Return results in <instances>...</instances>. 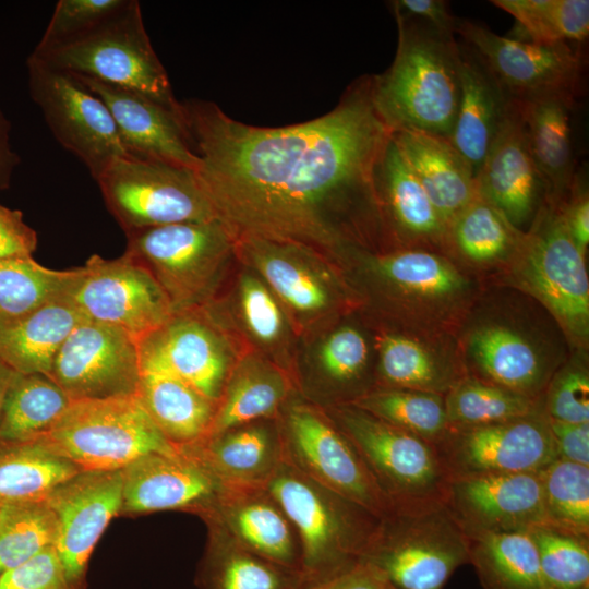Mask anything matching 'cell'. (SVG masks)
Instances as JSON below:
<instances>
[{"mask_svg":"<svg viewBox=\"0 0 589 589\" xmlns=\"http://www.w3.org/2000/svg\"><path fill=\"white\" fill-rule=\"evenodd\" d=\"M216 219L235 240L333 251L364 236L381 207L375 169L392 130L371 76L316 119L263 128L213 103L181 104Z\"/></svg>","mask_w":589,"mask_h":589,"instance_id":"1","label":"cell"},{"mask_svg":"<svg viewBox=\"0 0 589 589\" xmlns=\"http://www.w3.org/2000/svg\"><path fill=\"white\" fill-rule=\"evenodd\" d=\"M398 46L392 65L371 76L374 105L392 131L449 137L459 105V43L395 10Z\"/></svg>","mask_w":589,"mask_h":589,"instance_id":"2","label":"cell"},{"mask_svg":"<svg viewBox=\"0 0 589 589\" xmlns=\"http://www.w3.org/2000/svg\"><path fill=\"white\" fill-rule=\"evenodd\" d=\"M261 485L298 534L302 576L309 585L359 562L378 517L320 485L285 456Z\"/></svg>","mask_w":589,"mask_h":589,"instance_id":"3","label":"cell"},{"mask_svg":"<svg viewBox=\"0 0 589 589\" xmlns=\"http://www.w3.org/2000/svg\"><path fill=\"white\" fill-rule=\"evenodd\" d=\"M359 562L399 589H443L469 563V541L442 500L394 504Z\"/></svg>","mask_w":589,"mask_h":589,"instance_id":"4","label":"cell"},{"mask_svg":"<svg viewBox=\"0 0 589 589\" xmlns=\"http://www.w3.org/2000/svg\"><path fill=\"white\" fill-rule=\"evenodd\" d=\"M29 58L52 70L89 77L181 111L136 0H128L88 33L47 50H34Z\"/></svg>","mask_w":589,"mask_h":589,"instance_id":"5","label":"cell"},{"mask_svg":"<svg viewBox=\"0 0 589 589\" xmlns=\"http://www.w3.org/2000/svg\"><path fill=\"white\" fill-rule=\"evenodd\" d=\"M38 440L82 471L121 470L145 454L180 450L156 426L136 394L71 400Z\"/></svg>","mask_w":589,"mask_h":589,"instance_id":"6","label":"cell"},{"mask_svg":"<svg viewBox=\"0 0 589 589\" xmlns=\"http://www.w3.org/2000/svg\"><path fill=\"white\" fill-rule=\"evenodd\" d=\"M510 262L515 284L538 299L566 334L589 333V279L585 253L568 232L557 204L544 201Z\"/></svg>","mask_w":589,"mask_h":589,"instance_id":"7","label":"cell"},{"mask_svg":"<svg viewBox=\"0 0 589 589\" xmlns=\"http://www.w3.org/2000/svg\"><path fill=\"white\" fill-rule=\"evenodd\" d=\"M95 181L125 233L216 219L196 171L188 168L129 155L113 161Z\"/></svg>","mask_w":589,"mask_h":589,"instance_id":"8","label":"cell"},{"mask_svg":"<svg viewBox=\"0 0 589 589\" xmlns=\"http://www.w3.org/2000/svg\"><path fill=\"white\" fill-rule=\"evenodd\" d=\"M124 253L165 292L173 313L206 298L219 262L235 238L217 219L178 223L125 233Z\"/></svg>","mask_w":589,"mask_h":589,"instance_id":"9","label":"cell"},{"mask_svg":"<svg viewBox=\"0 0 589 589\" xmlns=\"http://www.w3.org/2000/svg\"><path fill=\"white\" fill-rule=\"evenodd\" d=\"M337 418L393 505L443 501L449 476L431 443L351 404Z\"/></svg>","mask_w":589,"mask_h":589,"instance_id":"10","label":"cell"},{"mask_svg":"<svg viewBox=\"0 0 589 589\" xmlns=\"http://www.w3.org/2000/svg\"><path fill=\"white\" fill-rule=\"evenodd\" d=\"M73 269L64 297L85 320L115 326L139 340L173 313L154 277L125 253L116 259L94 254Z\"/></svg>","mask_w":589,"mask_h":589,"instance_id":"11","label":"cell"},{"mask_svg":"<svg viewBox=\"0 0 589 589\" xmlns=\"http://www.w3.org/2000/svg\"><path fill=\"white\" fill-rule=\"evenodd\" d=\"M28 88L56 140L96 180L113 161L129 156L106 104L68 73L28 57Z\"/></svg>","mask_w":589,"mask_h":589,"instance_id":"12","label":"cell"},{"mask_svg":"<svg viewBox=\"0 0 589 589\" xmlns=\"http://www.w3.org/2000/svg\"><path fill=\"white\" fill-rule=\"evenodd\" d=\"M432 445L449 478L536 472L558 458L543 408L503 422L449 426Z\"/></svg>","mask_w":589,"mask_h":589,"instance_id":"13","label":"cell"},{"mask_svg":"<svg viewBox=\"0 0 589 589\" xmlns=\"http://www.w3.org/2000/svg\"><path fill=\"white\" fill-rule=\"evenodd\" d=\"M285 457L305 476L381 518L393 503L363 458L345 435L312 409L291 408L287 419Z\"/></svg>","mask_w":589,"mask_h":589,"instance_id":"14","label":"cell"},{"mask_svg":"<svg viewBox=\"0 0 589 589\" xmlns=\"http://www.w3.org/2000/svg\"><path fill=\"white\" fill-rule=\"evenodd\" d=\"M456 34L481 58L509 99L576 97L581 56L569 44L545 46L504 37L470 21H458Z\"/></svg>","mask_w":589,"mask_h":589,"instance_id":"15","label":"cell"},{"mask_svg":"<svg viewBox=\"0 0 589 589\" xmlns=\"http://www.w3.org/2000/svg\"><path fill=\"white\" fill-rule=\"evenodd\" d=\"M49 376L71 400L136 394L139 342L120 328L84 318L60 347Z\"/></svg>","mask_w":589,"mask_h":589,"instance_id":"16","label":"cell"},{"mask_svg":"<svg viewBox=\"0 0 589 589\" xmlns=\"http://www.w3.org/2000/svg\"><path fill=\"white\" fill-rule=\"evenodd\" d=\"M443 502L467 538L546 524L540 471L452 477Z\"/></svg>","mask_w":589,"mask_h":589,"instance_id":"17","label":"cell"},{"mask_svg":"<svg viewBox=\"0 0 589 589\" xmlns=\"http://www.w3.org/2000/svg\"><path fill=\"white\" fill-rule=\"evenodd\" d=\"M121 470L80 471L47 496L58 520L56 551L71 581L83 587L89 556L122 506Z\"/></svg>","mask_w":589,"mask_h":589,"instance_id":"18","label":"cell"},{"mask_svg":"<svg viewBox=\"0 0 589 589\" xmlns=\"http://www.w3.org/2000/svg\"><path fill=\"white\" fill-rule=\"evenodd\" d=\"M71 76L106 104L130 155L197 171L200 158L193 149L182 107L175 111L139 94L89 77Z\"/></svg>","mask_w":589,"mask_h":589,"instance_id":"19","label":"cell"},{"mask_svg":"<svg viewBox=\"0 0 589 589\" xmlns=\"http://www.w3.org/2000/svg\"><path fill=\"white\" fill-rule=\"evenodd\" d=\"M476 179L479 195L520 230L532 223L545 201L544 184L528 147L517 101L510 99Z\"/></svg>","mask_w":589,"mask_h":589,"instance_id":"20","label":"cell"},{"mask_svg":"<svg viewBox=\"0 0 589 589\" xmlns=\"http://www.w3.org/2000/svg\"><path fill=\"white\" fill-rule=\"evenodd\" d=\"M137 342L141 371H165L209 400L218 399L227 359L217 335L200 315L191 310L172 313Z\"/></svg>","mask_w":589,"mask_h":589,"instance_id":"21","label":"cell"},{"mask_svg":"<svg viewBox=\"0 0 589 589\" xmlns=\"http://www.w3.org/2000/svg\"><path fill=\"white\" fill-rule=\"evenodd\" d=\"M180 448V447H179ZM121 512L181 508L218 496L223 483L182 448L177 454H145L122 469Z\"/></svg>","mask_w":589,"mask_h":589,"instance_id":"22","label":"cell"},{"mask_svg":"<svg viewBox=\"0 0 589 589\" xmlns=\"http://www.w3.org/2000/svg\"><path fill=\"white\" fill-rule=\"evenodd\" d=\"M218 500L236 544L303 578L293 528L262 485L223 484Z\"/></svg>","mask_w":589,"mask_h":589,"instance_id":"23","label":"cell"},{"mask_svg":"<svg viewBox=\"0 0 589 589\" xmlns=\"http://www.w3.org/2000/svg\"><path fill=\"white\" fill-rule=\"evenodd\" d=\"M459 84L458 111L448 139L477 176L510 99L481 58L466 44H459Z\"/></svg>","mask_w":589,"mask_h":589,"instance_id":"24","label":"cell"},{"mask_svg":"<svg viewBox=\"0 0 589 589\" xmlns=\"http://www.w3.org/2000/svg\"><path fill=\"white\" fill-rule=\"evenodd\" d=\"M402 156L448 223L478 195L476 173L449 139L419 131H392Z\"/></svg>","mask_w":589,"mask_h":589,"instance_id":"25","label":"cell"},{"mask_svg":"<svg viewBox=\"0 0 589 589\" xmlns=\"http://www.w3.org/2000/svg\"><path fill=\"white\" fill-rule=\"evenodd\" d=\"M467 349L480 375L477 378L541 399L550 369L538 347L515 327L482 324L469 334Z\"/></svg>","mask_w":589,"mask_h":589,"instance_id":"26","label":"cell"},{"mask_svg":"<svg viewBox=\"0 0 589 589\" xmlns=\"http://www.w3.org/2000/svg\"><path fill=\"white\" fill-rule=\"evenodd\" d=\"M575 100V96L553 95L517 101L545 200L556 204L566 196L577 175L570 123Z\"/></svg>","mask_w":589,"mask_h":589,"instance_id":"27","label":"cell"},{"mask_svg":"<svg viewBox=\"0 0 589 589\" xmlns=\"http://www.w3.org/2000/svg\"><path fill=\"white\" fill-rule=\"evenodd\" d=\"M375 188L380 207L399 237L429 244L445 242L447 225L392 134L376 165Z\"/></svg>","mask_w":589,"mask_h":589,"instance_id":"28","label":"cell"},{"mask_svg":"<svg viewBox=\"0 0 589 589\" xmlns=\"http://www.w3.org/2000/svg\"><path fill=\"white\" fill-rule=\"evenodd\" d=\"M82 320L63 296L21 318L0 322V360L17 373L49 376L60 347Z\"/></svg>","mask_w":589,"mask_h":589,"instance_id":"29","label":"cell"},{"mask_svg":"<svg viewBox=\"0 0 589 589\" xmlns=\"http://www.w3.org/2000/svg\"><path fill=\"white\" fill-rule=\"evenodd\" d=\"M136 395L164 436L177 447L206 437L214 401L178 377L159 370H142Z\"/></svg>","mask_w":589,"mask_h":589,"instance_id":"30","label":"cell"},{"mask_svg":"<svg viewBox=\"0 0 589 589\" xmlns=\"http://www.w3.org/2000/svg\"><path fill=\"white\" fill-rule=\"evenodd\" d=\"M206 438L192 456L224 484L261 485L284 458L283 444L263 426L241 425Z\"/></svg>","mask_w":589,"mask_h":589,"instance_id":"31","label":"cell"},{"mask_svg":"<svg viewBox=\"0 0 589 589\" xmlns=\"http://www.w3.org/2000/svg\"><path fill=\"white\" fill-rule=\"evenodd\" d=\"M372 265L392 288L416 302L443 305L468 289V281L449 260L425 249L376 256Z\"/></svg>","mask_w":589,"mask_h":589,"instance_id":"32","label":"cell"},{"mask_svg":"<svg viewBox=\"0 0 589 589\" xmlns=\"http://www.w3.org/2000/svg\"><path fill=\"white\" fill-rule=\"evenodd\" d=\"M469 563L483 589H550L528 531L468 538Z\"/></svg>","mask_w":589,"mask_h":589,"instance_id":"33","label":"cell"},{"mask_svg":"<svg viewBox=\"0 0 589 589\" xmlns=\"http://www.w3.org/2000/svg\"><path fill=\"white\" fill-rule=\"evenodd\" d=\"M71 402L48 375L15 373L0 421V447L34 441L46 434Z\"/></svg>","mask_w":589,"mask_h":589,"instance_id":"34","label":"cell"},{"mask_svg":"<svg viewBox=\"0 0 589 589\" xmlns=\"http://www.w3.org/2000/svg\"><path fill=\"white\" fill-rule=\"evenodd\" d=\"M80 471L38 438L0 447V504L46 500Z\"/></svg>","mask_w":589,"mask_h":589,"instance_id":"35","label":"cell"},{"mask_svg":"<svg viewBox=\"0 0 589 589\" xmlns=\"http://www.w3.org/2000/svg\"><path fill=\"white\" fill-rule=\"evenodd\" d=\"M524 233L497 207L478 195L448 223L445 242L467 261L488 265L509 260Z\"/></svg>","mask_w":589,"mask_h":589,"instance_id":"36","label":"cell"},{"mask_svg":"<svg viewBox=\"0 0 589 589\" xmlns=\"http://www.w3.org/2000/svg\"><path fill=\"white\" fill-rule=\"evenodd\" d=\"M449 426L465 428L508 421L533 413L541 399H532L493 383L465 376L445 395Z\"/></svg>","mask_w":589,"mask_h":589,"instance_id":"37","label":"cell"},{"mask_svg":"<svg viewBox=\"0 0 589 589\" xmlns=\"http://www.w3.org/2000/svg\"><path fill=\"white\" fill-rule=\"evenodd\" d=\"M351 405L431 444L449 428L440 394L389 387L365 393Z\"/></svg>","mask_w":589,"mask_h":589,"instance_id":"38","label":"cell"},{"mask_svg":"<svg viewBox=\"0 0 589 589\" xmlns=\"http://www.w3.org/2000/svg\"><path fill=\"white\" fill-rule=\"evenodd\" d=\"M380 370L389 387L445 395L465 376L457 375L423 344L388 334L380 341Z\"/></svg>","mask_w":589,"mask_h":589,"instance_id":"39","label":"cell"},{"mask_svg":"<svg viewBox=\"0 0 589 589\" xmlns=\"http://www.w3.org/2000/svg\"><path fill=\"white\" fill-rule=\"evenodd\" d=\"M74 269L57 271L33 256L0 261V322L21 318L63 297Z\"/></svg>","mask_w":589,"mask_h":589,"instance_id":"40","label":"cell"},{"mask_svg":"<svg viewBox=\"0 0 589 589\" xmlns=\"http://www.w3.org/2000/svg\"><path fill=\"white\" fill-rule=\"evenodd\" d=\"M509 13L530 43L545 46L581 43L589 34L588 0H493Z\"/></svg>","mask_w":589,"mask_h":589,"instance_id":"41","label":"cell"},{"mask_svg":"<svg viewBox=\"0 0 589 589\" xmlns=\"http://www.w3.org/2000/svg\"><path fill=\"white\" fill-rule=\"evenodd\" d=\"M237 241L252 256L272 289L291 309L314 313L327 306L329 296L325 286L287 253L285 244L253 239Z\"/></svg>","mask_w":589,"mask_h":589,"instance_id":"42","label":"cell"},{"mask_svg":"<svg viewBox=\"0 0 589 589\" xmlns=\"http://www.w3.org/2000/svg\"><path fill=\"white\" fill-rule=\"evenodd\" d=\"M58 520L46 500L0 504V569L16 567L55 546Z\"/></svg>","mask_w":589,"mask_h":589,"instance_id":"43","label":"cell"},{"mask_svg":"<svg viewBox=\"0 0 589 589\" xmlns=\"http://www.w3.org/2000/svg\"><path fill=\"white\" fill-rule=\"evenodd\" d=\"M540 476L545 525L589 536V466L557 458Z\"/></svg>","mask_w":589,"mask_h":589,"instance_id":"44","label":"cell"},{"mask_svg":"<svg viewBox=\"0 0 589 589\" xmlns=\"http://www.w3.org/2000/svg\"><path fill=\"white\" fill-rule=\"evenodd\" d=\"M215 553L204 574L205 589H300L309 584L298 574L236 544Z\"/></svg>","mask_w":589,"mask_h":589,"instance_id":"45","label":"cell"},{"mask_svg":"<svg viewBox=\"0 0 589 589\" xmlns=\"http://www.w3.org/2000/svg\"><path fill=\"white\" fill-rule=\"evenodd\" d=\"M528 533L550 589H589V536L549 525L534 526Z\"/></svg>","mask_w":589,"mask_h":589,"instance_id":"46","label":"cell"},{"mask_svg":"<svg viewBox=\"0 0 589 589\" xmlns=\"http://www.w3.org/2000/svg\"><path fill=\"white\" fill-rule=\"evenodd\" d=\"M283 396L284 387L275 377L260 374L239 377L230 386L221 407L215 413L206 437L272 414Z\"/></svg>","mask_w":589,"mask_h":589,"instance_id":"47","label":"cell"},{"mask_svg":"<svg viewBox=\"0 0 589 589\" xmlns=\"http://www.w3.org/2000/svg\"><path fill=\"white\" fill-rule=\"evenodd\" d=\"M128 0H59L34 50H47L94 29L120 11Z\"/></svg>","mask_w":589,"mask_h":589,"instance_id":"48","label":"cell"},{"mask_svg":"<svg viewBox=\"0 0 589 589\" xmlns=\"http://www.w3.org/2000/svg\"><path fill=\"white\" fill-rule=\"evenodd\" d=\"M543 409L550 419L589 423V375L585 366H565L550 378Z\"/></svg>","mask_w":589,"mask_h":589,"instance_id":"49","label":"cell"},{"mask_svg":"<svg viewBox=\"0 0 589 589\" xmlns=\"http://www.w3.org/2000/svg\"><path fill=\"white\" fill-rule=\"evenodd\" d=\"M0 589H82L71 581L55 546L2 572Z\"/></svg>","mask_w":589,"mask_h":589,"instance_id":"50","label":"cell"},{"mask_svg":"<svg viewBox=\"0 0 589 589\" xmlns=\"http://www.w3.org/2000/svg\"><path fill=\"white\" fill-rule=\"evenodd\" d=\"M368 354V344L362 334L352 327H342L323 344L321 362L329 377L346 383L360 375Z\"/></svg>","mask_w":589,"mask_h":589,"instance_id":"51","label":"cell"},{"mask_svg":"<svg viewBox=\"0 0 589 589\" xmlns=\"http://www.w3.org/2000/svg\"><path fill=\"white\" fill-rule=\"evenodd\" d=\"M241 305L244 321L256 338L264 342L277 339L281 332V314L263 284L245 277L241 284Z\"/></svg>","mask_w":589,"mask_h":589,"instance_id":"52","label":"cell"},{"mask_svg":"<svg viewBox=\"0 0 589 589\" xmlns=\"http://www.w3.org/2000/svg\"><path fill=\"white\" fill-rule=\"evenodd\" d=\"M36 248L37 233L23 213L0 204V261L32 256Z\"/></svg>","mask_w":589,"mask_h":589,"instance_id":"53","label":"cell"},{"mask_svg":"<svg viewBox=\"0 0 589 589\" xmlns=\"http://www.w3.org/2000/svg\"><path fill=\"white\" fill-rule=\"evenodd\" d=\"M557 205L569 235L585 253L589 243V199L578 175L566 196Z\"/></svg>","mask_w":589,"mask_h":589,"instance_id":"54","label":"cell"},{"mask_svg":"<svg viewBox=\"0 0 589 589\" xmlns=\"http://www.w3.org/2000/svg\"><path fill=\"white\" fill-rule=\"evenodd\" d=\"M549 424L558 458L589 466V423H568L549 418Z\"/></svg>","mask_w":589,"mask_h":589,"instance_id":"55","label":"cell"},{"mask_svg":"<svg viewBox=\"0 0 589 589\" xmlns=\"http://www.w3.org/2000/svg\"><path fill=\"white\" fill-rule=\"evenodd\" d=\"M394 8L405 16L423 21L437 32L455 37L458 20L450 14L446 1L399 0L394 2Z\"/></svg>","mask_w":589,"mask_h":589,"instance_id":"56","label":"cell"},{"mask_svg":"<svg viewBox=\"0 0 589 589\" xmlns=\"http://www.w3.org/2000/svg\"><path fill=\"white\" fill-rule=\"evenodd\" d=\"M314 585L320 589H399L378 570L362 562Z\"/></svg>","mask_w":589,"mask_h":589,"instance_id":"57","label":"cell"},{"mask_svg":"<svg viewBox=\"0 0 589 589\" xmlns=\"http://www.w3.org/2000/svg\"><path fill=\"white\" fill-rule=\"evenodd\" d=\"M10 122L0 110V190L10 185L13 171L20 163L10 143Z\"/></svg>","mask_w":589,"mask_h":589,"instance_id":"58","label":"cell"},{"mask_svg":"<svg viewBox=\"0 0 589 589\" xmlns=\"http://www.w3.org/2000/svg\"><path fill=\"white\" fill-rule=\"evenodd\" d=\"M15 373L16 372L12 368H10L7 363L0 360V421L5 395Z\"/></svg>","mask_w":589,"mask_h":589,"instance_id":"59","label":"cell"},{"mask_svg":"<svg viewBox=\"0 0 589 589\" xmlns=\"http://www.w3.org/2000/svg\"><path fill=\"white\" fill-rule=\"evenodd\" d=\"M300 589H320L316 585H308V586H304Z\"/></svg>","mask_w":589,"mask_h":589,"instance_id":"60","label":"cell"},{"mask_svg":"<svg viewBox=\"0 0 589 589\" xmlns=\"http://www.w3.org/2000/svg\"><path fill=\"white\" fill-rule=\"evenodd\" d=\"M1 574H2V570L0 569V576H1Z\"/></svg>","mask_w":589,"mask_h":589,"instance_id":"61","label":"cell"}]
</instances>
